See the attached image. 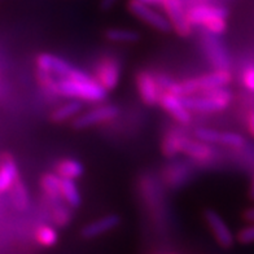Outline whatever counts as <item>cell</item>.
<instances>
[{"instance_id": "6da1fadb", "label": "cell", "mask_w": 254, "mask_h": 254, "mask_svg": "<svg viewBox=\"0 0 254 254\" xmlns=\"http://www.w3.org/2000/svg\"><path fill=\"white\" fill-rule=\"evenodd\" d=\"M57 92L60 96L74 97V99L91 101V103H101L108 96V91L87 73H84L78 78L59 79L57 80Z\"/></svg>"}, {"instance_id": "7a4b0ae2", "label": "cell", "mask_w": 254, "mask_h": 254, "mask_svg": "<svg viewBox=\"0 0 254 254\" xmlns=\"http://www.w3.org/2000/svg\"><path fill=\"white\" fill-rule=\"evenodd\" d=\"M193 26H204L205 31L222 35L227 30V10L210 4H197L187 10Z\"/></svg>"}, {"instance_id": "3957f363", "label": "cell", "mask_w": 254, "mask_h": 254, "mask_svg": "<svg viewBox=\"0 0 254 254\" xmlns=\"http://www.w3.org/2000/svg\"><path fill=\"white\" fill-rule=\"evenodd\" d=\"M190 111L201 113H217L227 109L232 100V92L226 87L202 91L200 94L183 97Z\"/></svg>"}, {"instance_id": "277c9868", "label": "cell", "mask_w": 254, "mask_h": 254, "mask_svg": "<svg viewBox=\"0 0 254 254\" xmlns=\"http://www.w3.org/2000/svg\"><path fill=\"white\" fill-rule=\"evenodd\" d=\"M232 80V74L230 70H214L196 78H188L181 82L182 96L200 94L202 91L213 90V88L226 87Z\"/></svg>"}, {"instance_id": "5b68a950", "label": "cell", "mask_w": 254, "mask_h": 254, "mask_svg": "<svg viewBox=\"0 0 254 254\" xmlns=\"http://www.w3.org/2000/svg\"><path fill=\"white\" fill-rule=\"evenodd\" d=\"M127 8L136 18L141 20L160 33H170L173 30L169 18L165 14L154 10L149 4L143 3L140 0H130L127 4Z\"/></svg>"}, {"instance_id": "8992f818", "label": "cell", "mask_w": 254, "mask_h": 254, "mask_svg": "<svg viewBox=\"0 0 254 254\" xmlns=\"http://www.w3.org/2000/svg\"><path fill=\"white\" fill-rule=\"evenodd\" d=\"M120 109L116 105H100V107L92 108L86 113L78 114L71 122V126L75 130H86L95 125L105 124L109 121H113L114 118L118 117Z\"/></svg>"}, {"instance_id": "52a82bcc", "label": "cell", "mask_w": 254, "mask_h": 254, "mask_svg": "<svg viewBox=\"0 0 254 254\" xmlns=\"http://www.w3.org/2000/svg\"><path fill=\"white\" fill-rule=\"evenodd\" d=\"M202 48L207 60L214 66V70H230L231 60L226 47L218 35L205 31L202 34Z\"/></svg>"}, {"instance_id": "ba28073f", "label": "cell", "mask_w": 254, "mask_h": 254, "mask_svg": "<svg viewBox=\"0 0 254 254\" xmlns=\"http://www.w3.org/2000/svg\"><path fill=\"white\" fill-rule=\"evenodd\" d=\"M37 67L60 78H77L83 73V70L74 67L69 61L51 54H40L37 57Z\"/></svg>"}, {"instance_id": "9c48e42d", "label": "cell", "mask_w": 254, "mask_h": 254, "mask_svg": "<svg viewBox=\"0 0 254 254\" xmlns=\"http://www.w3.org/2000/svg\"><path fill=\"white\" fill-rule=\"evenodd\" d=\"M164 9L166 12V17L171 22L173 30L182 38L190 37L193 25L190 24L182 0H166L164 3Z\"/></svg>"}, {"instance_id": "30bf717a", "label": "cell", "mask_w": 254, "mask_h": 254, "mask_svg": "<svg viewBox=\"0 0 254 254\" xmlns=\"http://www.w3.org/2000/svg\"><path fill=\"white\" fill-rule=\"evenodd\" d=\"M204 219L206 222L207 227L210 228L211 234L214 235L215 241L219 247L224 248V249H230V248L234 247V234L219 213H217L214 209H206L204 211Z\"/></svg>"}, {"instance_id": "8fae6325", "label": "cell", "mask_w": 254, "mask_h": 254, "mask_svg": "<svg viewBox=\"0 0 254 254\" xmlns=\"http://www.w3.org/2000/svg\"><path fill=\"white\" fill-rule=\"evenodd\" d=\"M194 136L207 144H222L226 147L241 148L244 147L245 139L243 135L232 131H218L207 127H198L194 130Z\"/></svg>"}, {"instance_id": "7c38bea8", "label": "cell", "mask_w": 254, "mask_h": 254, "mask_svg": "<svg viewBox=\"0 0 254 254\" xmlns=\"http://www.w3.org/2000/svg\"><path fill=\"white\" fill-rule=\"evenodd\" d=\"M135 83H136L139 96L145 105L154 107V105L160 104V97L162 92H161L157 77H154L151 71H139L136 74V78H135Z\"/></svg>"}, {"instance_id": "4fadbf2b", "label": "cell", "mask_w": 254, "mask_h": 254, "mask_svg": "<svg viewBox=\"0 0 254 254\" xmlns=\"http://www.w3.org/2000/svg\"><path fill=\"white\" fill-rule=\"evenodd\" d=\"M160 105L177 121L178 124L187 126L192 122V114L187 105L184 104L183 96L164 91L160 97Z\"/></svg>"}, {"instance_id": "5bb4252c", "label": "cell", "mask_w": 254, "mask_h": 254, "mask_svg": "<svg viewBox=\"0 0 254 254\" xmlns=\"http://www.w3.org/2000/svg\"><path fill=\"white\" fill-rule=\"evenodd\" d=\"M121 78L120 64L113 57H104L95 69V79L107 91H112L118 86Z\"/></svg>"}, {"instance_id": "9a60e30c", "label": "cell", "mask_w": 254, "mask_h": 254, "mask_svg": "<svg viewBox=\"0 0 254 254\" xmlns=\"http://www.w3.org/2000/svg\"><path fill=\"white\" fill-rule=\"evenodd\" d=\"M182 153L197 162H209L215 156V151L211 148V144L198 139H190L186 135L182 139Z\"/></svg>"}, {"instance_id": "2e32d148", "label": "cell", "mask_w": 254, "mask_h": 254, "mask_svg": "<svg viewBox=\"0 0 254 254\" xmlns=\"http://www.w3.org/2000/svg\"><path fill=\"white\" fill-rule=\"evenodd\" d=\"M121 223V218L117 214H108L104 217L99 218L96 221L91 222V223L83 226L80 235L84 239H94L99 238L101 235L107 234L109 231L114 230L118 224Z\"/></svg>"}, {"instance_id": "e0dca14e", "label": "cell", "mask_w": 254, "mask_h": 254, "mask_svg": "<svg viewBox=\"0 0 254 254\" xmlns=\"http://www.w3.org/2000/svg\"><path fill=\"white\" fill-rule=\"evenodd\" d=\"M18 178L16 161L9 153H4L0 158V193L9 190Z\"/></svg>"}, {"instance_id": "ac0fdd59", "label": "cell", "mask_w": 254, "mask_h": 254, "mask_svg": "<svg viewBox=\"0 0 254 254\" xmlns=\"http://www.w3.org/2000/svg\"><path fill=\"white\" fill-rule=\"evenodd\" d=\"M61 178L56 173H46L40 178V188L51 204L64 201L60 192Z\"/></svg>"}, {"instance_id": "d6986e66", "label": "cell", "mask_w": 254, "mask_h": 254, "mask_svg": "<svg viewBox=\"0 0 254 254\" xmlns=\"http://www.w3.org/2000/svg\"><path fill=\"white\" fill-rule=\"evenodd\" d=\"M60 192L61 197L64 202L67 206L77 209L82 204V196H80L79 188H78L75 179H66V178H61L60 184Z\"/></svg>"}, {"instance_id": "ffe728a7", "label": "cell", "mask_w": 254, "mask_h": 254, "mask_svg": "<svg viewBox=\"0 0 254 254\" xmlns=\"http://www.w3.org/2000/svg\"><path fill=\"white\" fill-rule=\"evenodd\" d=\"M55 173L60 178L78 179L83 175L84 166L80 161L74 160V158H63L56 164Z\"/></svg>"}, {"instance_id": "44dd1931", "label": "cell", "mask_w": 254, "mask_h": 254, "mask_svg": "<svg viewBox=\"0 0 254 254\" xmlns=\"http://www.w3.org/2000/svg\"><path fill=\"white\" fill-rule=\"evenodd\" d=\"M82 111V104L78 100L69 101V103L63 104L61 107L56 108L52 113H51L50 118L54 124H63L69 120H74L78 114Z\"/></svg>"}, {"instance_id": "7402d4cb", "label": "cell", "mask_w": 254, "mask_h": 254, "mask_svg": "<svg viewBox=\"0 0 254 254\" xmlns=\"http://www.w3.org/2000/svg\"><path fill=\"white\" fill-rule=\"evenodd\" d=\"M10 192V201L17 210L25 211L30 206V196H29V190L20 178L14 182L12 188L9 190Z\"/></svg>"}, {"instance_id": "603a6c76", "label": "cell", "mask_w": 254, "mask_h": 254, "mask_svg": "<svg viewBox=\"0 0 254 254\" xmlns=\"http://www.w3.org/2000/svg\"><path fill=\"white\" fill-rule=\"evenodd\" d=\"M184 134L181 131L171 130L169 131L162 139L161 143V152L166 157H175L179 153H182V139Z\"/></svg>"}, {"instance_id": "cb8c5ba5", "label": "cell", "mask_w": 254, "mask_h": 254, "mask_svg": "<svg viewBox=\"0 0 254 254\" xmlns=\"http://www.w3.org/2000/svg\"><path fill=\"white\" fill-rule=\"evenodd\" d=\"M105 38L113 43H136L137 40H140V34L134 29L111 27L105 31Z\"/></svg>"}, {"instance_id": "d4e9b609", "label": "cell", "mask_w": 254, "mask_h": 254, "mask_svg": "<svg viewBox=\"0 0 254 254\" xmlns=\"http://www.w3.org/2000/svg\"><path fill=\"white\" fill-rule=\"evenodd\" d=\"M35 240H37L38 244L44 248L54 247L59 241V232L52 226L40 224L35 230Z\"/></svg>"}, {"instance_id": "484cf974", "label": "cell", "mask_w": 254, "mask_h": 254, "mask_svg": "<svg viewBox=\"0 0 254 254\" xmlns=\"http://www.w3.org/2000/svg\"><path fill=\"white\" fill-rule=\"evenodd\" d=\"M51 206H52V219L59 227H65L70 223L71 213L66 207V204L64 205V201L51 204Z\"/></svg>"}, {"instance_id": "4316f807", "label": "cell", "mask_w": 254, "mask_h": 254, "mask_svg": "<svg viewBox=\"0 0 254 254\" xmlns=\"http://www.w3.org/2000/svg\"><path fill=\"white\" fill-rule=\"evenodd\" d=\"M37 80L40 84V87L46 90V92L52 95H59L57 92V80L51 73L37 67Z\"/></svg>"}, {"instance_id": "83f0119b", "label": "cell", "mask_w": 254, "mask_h": 254, "mask_svg": "<svg viewBox=\"0 0 254 254\" xmlns=\"http://www.w3.org/2000/svg\"><path fill=\"white\" fill-rule=\"evenodd\" d=\"M157 80H158V84H160L161 90L167 91V92H171V94L182 96L181 82H177V80L171 79L170 77H167V75H165V74H160V75H157Z\"/></svg>"}, {"instance_id": "f1b7e54d", "label": "cell", "mask_w": 254, "mask_h": 254, "mask_svg": "<svg viewBox=\"0 0 254 254\" xmlns=\"http://www.w3.org/2000/svg\"><path fill=\"white\" fill-rule=\"evenodd\" d=\"M238 241L240 244H253L254 243V222L241 228L238 232Z\"/></svg>"}, {"instance_id": "f546056e", "label": "cell", "mask_w": 254, "mask_h": 254, "mask_svg": "<svg viewBox=\"0 0 254 254\" xmlns=\"http://www.w3.org/2000/svg\"><path fill=\"white\" fill-rule=\"evenodd\" d=\"M243 82L248 90L254 91V66L245 67L243 71Z\"/></svg>"}, {"instance_id": "4dcf8cb0", "label": "cell", "mask_w": 254, "mask_h": 254, "mask_svg": "<svg viewBox=\"0 0 254 254\" xmlns=\"http://www.w3.org/2000/svg\"><path fill=\"white\" fill-rule=\"evenodd\" d=\"M247 125H248V131H249V134L254 137V111L251 112L249 116H248Z\"/></svg>"}, {"instance_id": "1f68e13d", "label": "cell", "mask_w": 254, "mask_h": 254, "mask_svg": "<svg viewBox=\"0 0 254 254\" xmlns=\"http://www.w3.org/2000/svg\"><path fill=\"white\" fill-rule=\"evenodd\" d=\"M243 218H244L247 222H249V223L254 222V206L248 207L247 210L243 213Z\"/></svg>"}, {"instance_id": "d6a6232c", "label": "cell", "mask_w": 254, "mask_h": 254, "mask_svg": "<svg viewBox=\"0 0 254 254\" xmlns=\"http://www.w3.org/2000/svg\"><path fill=\"white\" fill-rule=\"evenodd\" d=\"M116 1H117V0H101V8L105 10L111 9L114 4H116Z\"/></svg>"}, {"instance_id": "836d02e7", "label": "cell", "mask_w": 254, "mask_h": 254, "mask_svg": "<svg viewBox=\"0 0 254 254\" xmlns=\"http://www.w3.org/2000/svg\"><path fill=\"white\" fill-rule=\"evenodd\" d=\"M140 1H143V3L145 4H149V5H151V4H162V5H164V3L166 0H140Z\"/></svg>"}, {"instance_id": "e575fe53", "label": "cell", "mask_w": 254, "mask_h": 254, "mask_svg": "<svg viewBox=\"0 0 254 254\" xmlns=\"http://www.w3.org/2000/svg\"><path fill=\"white\" fill-rule=\"evenodd\" d=\"M249 197H251L252 200H254V179H253V182H252L251 190H249Z\"/></svg>"}]
</instances>
